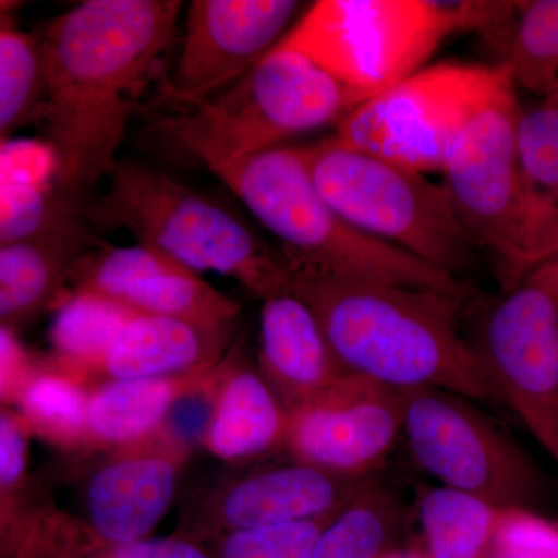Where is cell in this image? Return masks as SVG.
I'll return each instance as SVG.
<instances>
[{"instance_id":"1","label":"cell","mask_w":558,"mask_h":558,"mask_svg":"<svg viewBox=\"0 0 558 558\" xmlns=\"http://www.w3.org/2000/svg\"><path fill=\"white\" fill-rule=\"evenodd\" d=\"M180 11L178 0H87L47 27L44 120L65 190L89 189L119 163L135 102Z\"/></svg>"},{"instance_id":"2","label":"cell","mask_w":558,"mask_h":558,"mask_svg":"<svg viewBox=\"0 0 558 558\" xmlns=\"http://www.w3.org/2000/svg\"><path fill=\"white\" fill-rule=\"evenodd\" d=\"M290 290L314 312L344 373L399 391L435 388L501 403L457 329L472 296L468 284L405 289L292 275Z\"/></svg>"},{"instance_id":"3","label":"cell","mask_w":558,"mask_h":558,"mask_svg":"<svg viewBox=\"0 0 558 558\" xmlns=\"http://www.w3.org/2000/svg\"><path fill=\"white\" fill-rule=\"evenodd\" d=\"M209 171L277 238L293 277L405 289L465 286L453 275L341 218L319 196L301 148L279 146Z\"/></svg>"},{"instance_id":"4","label":"cell","mask_w":558,"mask_h":558,"mask_svg":"<svg viewBox=\"0 0 558 558\" xmlns=\"http://www.w3.org/2000/svg\"><path fill=\"white\" fill-rule=\"evenodd\" d=\"M109 178L106 193L81 209L84 220L128 231L194 274L238 279L263 300L290 292L292 274L281 252L219 202L134 161L119 160Z\"/></svg>"},{"instance_id":"5","label":"cell","mask_w":558,"mask_h":558,"mask_svg":"<svg viewBox=\"0 0 558 558\" xmlns=\"http://www.w3.org/2000/svg\"><path fill=\"white\" fill-rule=\"evenodd\" d=\"M521 110L509 76L473 113L442 170L459 222L475 248L494 258L502 292L558 256V211L532 193L521 172Z\"/></svg>"},{"instance_id":"6","label":"cell","mask_w":558,"mask_h":558,"mask_svg":"<svg viewBox=\"0 0 558 558\" xmlns=\"http://www.w3.org/2000/svg\"><path fill=\"white\" fill-rule=\"evenodd\" d=\"M365 100L310 58L277 46L236 83L160 128L211 170L337 124Z\"/></svg>"},{"instance_id":"7","label":"cell","mask_w":558,"mask_h":558,"mask_svg":"<svg viewBox=\"0 0 558 558\" xmlns=\"http://www.w3.org/2000/svg\"><path fill=\"white\" fill-rule=\"evenodd\" d=\"M301 154L319 196L355 229L457 278L472 263L475 245L446 186L424 172L352 148L336 135Z\"/></svg>"},{"instance_id":"8","label":"cell","mask_w":558,"mask_h":558,"mask_svg":"<svg viewBox=\"0 0 558 558\" xmlns=\"http://www.w3.org/2000/svg\"><path fill=\"white\" fill-rule=\"evenodd\" d=\"M458 32L449 2L319 0L278 47L299 51L368 100L418 72Z\"/></svg>"},{"instance_id":"9","label":"cell","mask_w":558,"mask_h":558,"mask_svg":"<svg viewBox=\"0 0 558 558\" xmlns=\"http://www.w3.org/2000/svg\"><path fill=\"white\" fill-rule=\"evenodd\" d=\"M405 392L403 429L418 468L440 486L498 509L537 512L549 501L545 473L470 399L435 388Z\"/></svg>"},{"instance_id":"10","label":"cell","mask_w":558,"mask_h":558,"mask_svg":"<svg viewBox=\"0 0 558 558\" xmlns=\"http://www.w3.org/2000/svg\"><path fill=\"white\" fill-rule=\"evenodd\" d=\"M469 344L501 405L558 464V256L488 303Z\"/></svg>"},{"instance_id":"11","label":"cell","mask_w":558,"mask_h":558,"mask_svg":"<svg viewBox=\"0 0 558 558\" xmlns=\"http://www.w3.org/2000/svg\"><path fill=\"white\" fill-rule=\"evenodd\" d=\"M501 65L444 62L360 102L336 124L341 142L418 172L442 171L465 124L509 78Z\"/></svg>"},{"instance_id":"12","label":"cell","mask_w":558,"mask_h":558,"mask_svg":"<svg viewBox=\"0 0 558 558\" xmlns=\"http://www.w3.org/2000/svg\"><path fill=\"white\" fill-rule=\"evenodd\" d=\"M403 413L405 392L344 374L322 395L288 411L284 444L303 464L368 478L395 449Z\"/></svg>"},{"instance_id":"13","label":"cell","mask_w":558,"mask_h":558,"mask_svg":"<svg viewBox=\"0 0 558 558\" xmlns=\"http://www.w3.org/2000/svg\"><path fill=\"white\" fill-rule=\"evenodd\" d=\"M300 9L295 0H193L165 95L186 109L216 97L281 43Z\"/></svg>"},{"instance_id":"14","label":"cell","mask_w":558,"mask_h":558,"mask_svg":"<svg viewBox=\"0 0 558 558\" xmlns=\"http://www.w3.org/2000/svg\"><path fill=\"white\" fill-rule=\"evenodd\" d=\"M260 363L288 411L348 374L330 351L314 312L292 290L264 300Z\"/></svg>"},{"instance_id":"15","label":"cell","mask_w":558,"mask_h":558,"mask_svg":"<svg viewBox=\"0 0 558 558\" xmlns=\"http://www.w3.org/2000/svg\"><path fill=\"white\" fill-rule=\"evenodd\" d=\"M369 486L366 478L333 475L299 462L234 484L222 499L220 513L233 531L326 520Z\"/></svg>"},{"instance_id":"16","label":"cell","mask_w":558,"mask_h":558,"mask_svg":"<svg viewBox=\"0 0 558 558\" xmlns=\"http://www.w3.org/2000/svg\"><path fill=\"white\" fill-rule=\"evenodd\" d=\"M178 470L159 457L124 458L102 468L87 488L92 526L112 545L145 539L170 509Z\"/></svg>"},{"instance_id":"17","label":"cell","mask_w":558,"mask_h":558,"mask_svg":"<svg viewBox=\"0 0 558 558\" xmlns=\"http://www.w3.org/2000/svg\"><path fill=\"white\" fill-rule=\"evenodd\" d=\"M83 218V216H81ZM81 218L31 240L0 245V325L32 317L61 296L97 247Z\"/></svg>"},{"instance_id":"18","label":"cell","mask_w":558,"mask_h":558,"mask_svg":"<svg viewBox=\"0 0 558 558\" xmlns=\"http://www.w3.org/2000/svg\"><path fill=\"white\" fill-rule=\"evenodd\" d=\"M230 330L135 314L110 344L101 369L113 380L171 379L218 357Z\"/></svg>"},{"instance_id":"19","label":"cell","mask_w":558,"mask_h":558,"mask_svg":"<svg viewBox=\"0 0 558 558\" xmlns=\"http://www.w3.org/2000/svg\"><path fill=\"white\" fill-rule=\"evenodd\" d=\"M222 379L205 435L211 453L226 461H241L286 442L288 410L269 381L240 365L230 366Z\"/></svg>"},{"instance_id":"20","label":"cell","mask_w":558,"mask_h":558,"mask_svg":"<svg viewBox=\"0 0 558 558\" xmlns=\"http://www.w3.org/2000/svg\"><path fill=\"white\" fill-rule=\"evenodd\" d=\"M486 36L515 86L539 98L558 94V0L513 2Z\"/></svg>"},{"instance_id":"21","label":"cell","mask_w":558,"mask_h":558,"mask_svg":"<svg viewBox=\"0 0 558 558\" xmlns=\"http://www.w3.org/2000/svg\"><path fill=\"white\" fill-rule=\"evenodd\" d=\"M417 509L428 558H486L506 510L446 486L424 488Z\"/></svg>"},{"instance_id":"22","label":"cell","mask_w":558,"mask_h":558,"mask_svg":"<svg viewBox=\"0 0 558 558\" xmlns=\"http://www.w3.org/2000/svg\"><path fill=\"white\" fill-rule=\"evenodd\" d=\"M120 303L135 314L185 319L209 328H231L240 312L236 303L167 256L137 279Z\"/></svg>"},{"instance_id":"23","label":"cell","mask_w":558,"mask_h":558,"mask_svg":"<svg viewBox=\"0 0 558 558\" xmlns=\"http://www.w3.org/2000/svg\"><path fill=\"white\" fill-rule=\"evenodd\" d=\"M179 395L171 379L109 381L90 396L87 433L106 444L137 442L163 424Z\"/></svg>"},{"instance_id":"24","label":"cell","mask_w":558,"mask_h":558,"mask_svg":"<svg viewBox=\"0 0 558 558\" xmlns=\"http://www.w3.org/2000/svg\"><path fill=\"white\" fill-rule=\"evenodd\" d=\"M134 315L119 301L76 289L62 300L51 325L50 340L58 363L75 373L101 368L110 344Z\"/></svg>"},{"instance_id":"25","label":"cell","mask_w":558,"mask_h":558,"mask_svg":"<svg viewBox=\"0 0 558 558\" xmlns=\"http://www.w3.org/2000/svg\"><path fill=\"white\" fill-rule=\"evenodd\" d=\"M75 374L61 363L36 365L16 402L28 429L60 446L78 442L87 433L90 398Z\"/></svg>"},{"instance_id":"26","label":"cell","mask_w":558,"mask_h":558,"mask_svg":"<svg viewBox=\"0 0 558 558\" xmlns=\"http://www.w3.org/2000/svg\"><path fill=\"white\" fill-rule=\"evenodd\" d=\"M398 521V505L369 486L340 509L323 529L314 558H380Z\"/></svg>"},{"instance_id":"27","label":"cell","mask_w":558,"mask_h":558,"mask_svg":"<svg viewBox=\"0 0 558 558\" xmlns=\"http://www.w3.org/2000/svg\"><path fill=\"white\" fill-rule=\"evenodd\" d=\"M46 69L40 39L0 28V137L44 101Z\"/></svg>"},{"instance_id":"28","label":"cell","mask_w":558,"mask_h":558,"mask_svg":"<svg viewBox=\"0 0 558 558\" xmlns=\"http://www.w3.org/2000/svg\"><path fill=\"white\" fill-rule=\"evenodd\" d=\"M517 150L529 189L558 211V94L521 110Z\"/></svg>"},{"instance_id":"29","label":"cell","mask_w":558,"mask_h":558,"mask_svg":"<svg viewBox=\"0 0 558 558\" xmlns=\"http://www.w3.org/2000/svg\"><path fill=\"white\" fill-rule=\"evenodd\" d=\"M81 218L47 183L0 182V245L31 240Z\"/></svg>"},{"instance_id":"30","label":"cell","mask_w":558,"mask_h":558,"mask_svg":"<svg viewBox=\"0 0 558 558\" xmlns=\"http://www.w3.org/2000/svg\"><path fill=\"white\" fill-rule=\"evenodd\" d=\"M330 520L238 529L223 543L222 558H314L319 535Z\"/></svg>"},{"instance_id":"31","label":"cell","mask_w":558,"mask_h":558,"mask_svg":"<svg viewBox=\"0 0 558 558\" xmlns=\"http://www.w3.org/2000/svg\"><path fill=\"white\" fill-rule=\"evenodd\" d=\"M28 429L17 411L0 405V512L17 515L14 495L24 484L28 464Z\"/></svg>"},{"instance_id":"32","label":"cell","mask_w":558,"mask_h":558,"mask_svg":"<svg viewBox=\"0 0 558 558\" xmlns=\"http://www.w3.org/2000/svg\"><path fill=\"white\" fill-rule=\"evenodd\" d=\"M57 163L49 146L0 143V182L47 183Z\"/></svg>"},{"instance_id":"33","label":"cell","mask_w":558,"mask_h":558,"mask_svg":"<svg viewBox=\"0 0 558 558\" xmlns=\"http://www.w3.org/2000/svg\"><path fill=\"white\" fill-rule=\"evenodd\" d=\"M36 365L7 326L0 325V405H16Z\"/></svg>"},{"instance_id":"34","label":"cell","mask_w":558,"mask_h":558,"mask_svg":"<svg viewBox=\"0 0 558 558\" xmlns=\"http://www.w3.org/2000/svg\"><path fill=\"white\" fill-rule=\"evenodd\" d=\"M216 398L208 402L202 395L185 396L172 403L168 411L167 422L171 436L179 442H190L199 435H207L213 411H215Z\"/></svg>"},{"instance_id":"35","label":"cell","mask_w":558,"mask_h":558,"mask_svg":"<svg viewBox=\"0 0 558 558\" xmlns=\"http://www.w3.org/2000/svg\"><path fill=\"white\" fill-rule=\"evenodd\" d=\"M110 558H208L196 546L182 539H140L116 546Z\"/></svg>"},{"instance_id":"36","label":"cell","mask_w":558,"mask_h":558,"mask_svg":"<svg viewBox=\"0 0 558 558\" xmlns=\"http://www.w3.org/2000/svg\"><path fill=\"white\" fill-rule=\"evenodd\" d=\"M24 521V517L0 512V558L13 557Z\"/></svg>"},{"instance_id":"37","label":"cell","mask_w":558,"mask_h":558,"mask_svg":"<svg viewBox=\"0 0 558 558\" xmlns=\"http://www.w3.org/2000/svg\"><path fill=\"white\" fill-rule=\"evenodd\" d=\"M380 558H428L421 550H387Z\"/></svg>"},{"instance_id":"38","label":"cell","mask_w":558,"mask_h":558,"mask_svg":"<svg viewBox=\"0 0 558 558\" xmlns=\"http://www.w3.org/2000/svg\"><path fill=\"white\" fill-rule=\"evenodd\" d=\"M10 3L9 2H0V10L2 9H9Z\"/></svg>"}]
</instances>
